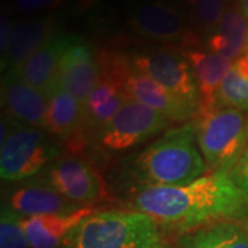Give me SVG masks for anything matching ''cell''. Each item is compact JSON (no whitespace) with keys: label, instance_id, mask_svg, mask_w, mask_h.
Returning <instances> with one entry per match:
<instances>
[{"label":"cell","instance_id":"cell-28","mask_svg":"<svg viewBox=\"0 0 248 248\" xmlns=\"http://www.w3.org/2000/svg\"><path fill=\"white\" fill-rule=\"evenodd\" d=\"M232 68L240 78H243L248 81V53H244L241 57H239L236 61L233 62Z\"/></svg>","mask_w":248,"mask_h":248},{"label":"cell","instance_id":"cell-3","mask_svg":"<svg viewBox=\"0 0 248 248\" xmlns=\"http://www.w3.org/2000/svg\"><path fill=\"white\" fill-rule=\"evenodd\" d=\"M160 243L159 225L149 215L97 210L73 229L68 248H153Z\"/></svg>","mask_w":248,"mask_h":248},{"label":"cell","instance_id":"cell-21","mask_svg":"<svg viewBox=\"0 0 248 248\" xmlns=\"http://www.w3.org/2000/svg\"><path fill=\"white\" fill-rule=\"evenodd\" d=\"M248 21L237 6H232L223 14L218 28L208 37V50L229 60H237L246 48Z\"/></svg>","mask_w":248,"mask_h":248},{"label":"cell","instance_id":"cell-15","mask_svg":"<svg viewBox=\"0 0 248 248\" xmlns=\"http://www.w3.org/2000/svg\"><path fill=\"white\" fill-rule=\"evenodd\" d=\"M68 35L54 32L51 37L17 69L10 71L29 86L40 91L47 99L57 90L58 69Z\"/></svg>","mask_w":248,"mask_h":248},{"label":"cell","instance_id":"cell-17","mask_svg":"<svg viewBox=\"0 0 248 248\" xmlns=\"http://www.w3.org/2000/svg\"><path fill=\"white\" fill-rule=\"evenodd\" d=\"M11 207L21 217L69 214L81 208L54 189L45 178L40 181H29L17 187L9 200Z\"/></svg>","mask_w":248,"mask_h":248},{"label":"cell","instance_id":"cell-33","mask_svg":"<svg viewBox=\"0 0 248 248\" xmlns=\"http://www.w3.org/2000/svg\"><path fill=\"white\" fill-rule=\"evenodd\" d=\"M153 248H170V247H167V246H164V244H161V243H160V244H157V246H155V247Z\"/></svg>","mask_w":248,"mask_h":248},{"label":"cell","instance_id":"cell-13","mask_svg":"<svg viewBox=\"0 0 248 248\" xmlns=\"http://www.w3.org/2000/svg\"><path fill=\"white\" fill-rule=\"evenodd\" d=\"M1 107L13 123L45 128L48 99L11 72L1 80Z\"/></svg>","mask_w":248,"mask_h":248},{"label":"cell","instance_id":"cell-7","mask_svg":"<svg viewBox=\"0 0 248 248\" xmlns=\"http://www.w3.org/2000/svg\"><path fill=\"white\" fill-rule=\"evenodd\" d=\"M45 179L72 203L86 207L108 202L110 193L102 175L89 160L63 155L45 170Z\"/></svg>","mask_w":248,"mask_h":248},{"label":"cell","instance_id":"cell-19","mask_svg":"<svg viewBox=\"0 0 248 248\" xmlns=\"http://www.w3.org/2000/svg\"><path fill=\"white\" fill-rule=\"evenodd\" d=\"M125 101L127 98L124 97L120 86L109 75L101 72V79L83 108L87 133L98 135L102 133Z\"/></svg>","mask_w":248,"mask_h":248},{"label":"cell","instance_id":"cell-5","mask_svg":"<svg viewBox=\"0 0 248 248\" xmlns=\"http://www.w3.org/2000/svg\"><path fill=\"white\" fill-rule=\"evenodd\" d=\"M98 61L101 72L115 80L127 99L155 109L170 122H187L199 115L197 108L184 102L156 80L135 69L131 60L123 54L101 51Z\"/></svg>","mask_w":248,"mask_h":248},{"label":"cell","instance_id":"cell-8","mask_svg":"<svg viewBox=\"0 0 248 248\" xmlns=\"http://www.w3.org/2000/svg\"><path fill=\"white\" fill-rule=\"evenodd\" d=\"M170 120L152 108L127 99L110 123L98 135L109 152H124L149 141L169 127Z\"/></svg>","mask_w":248,"mask_h":248},{"label":"cell","instance_id":"cell-12","mask_svg":"<svg viewBox=\"0 0 248 248\" xmlns=\"http://www.w3.org/2000/svg\"><path fill=\"white\" fill-rule=\"evenodd\" d=\"M45 130L63 143L71 155L83 152L86 146L84 110L76 98L58 89L48 98Z\"/></svg>","mask_w":248,"mask_h":248},{"label":"cell","instance_id":"cell-32","mask_svg":"<svg viewBox=\"0 0 248 248\" xmlns=\"http://www.w3.org/2000/svg\"><path fill=\"white\" fill-rule=\"evenodd\" d=\"M244 51L248 53V31H247V36H246V48H244Z\"/></svg>","mask_w":248,"mask_h":248},{"label":"cell","instance_id":"cell-22","mask_svg":"<svg viewBox=\"0 0 248 248\" xmlns=\"http://www.w3.org/2000/svg\"><path fill=\"white\" fill-rule=\"evenodd\" d=\"M229 0H186L193 19L202 33L207 37L218 28L223 14L226 13Z\"/></svg>","mask_w":248,"mask_h":248},{"label":"cell","instance_id":"cell-18","mask_svg":"<svg viewBox=\"0 0 248 248\" xmlns=\"http://www.w3.org/2000/svg\"><path fill=\"white\" fill-rule=\"evenodd\" d=\"M185 57L192 66L200 95L199 113L215 109L219 89L231 72L233 62L223 55L203 50H189Z\"/></svg>","mask_w":248,"mask_h":248},{"label":"cell","instance_id":"cell-11","mask_svg":"<svg viewBox=\"0 0 248 248\" xmlns=\"http://www.w3.org/2000/svg\"><path fill=\"white\" fill-rule=\"evenodd\" d=\"M135 33L156 42H177L187 33V22L172 0H138L130 10Z\"/></svg>","mask_w":248,"mask_h":248},{"label":"cell","instance_id":"cell-26","mask_svg":"<svg viewBox=\"0 0 248 248\" xmlns=\"http://www.w3.org/2000/svg\"><path fill=\"white\" fill-rule=\"evenodd\" d=\"M231 177L234 184L239 186L248 204V148L236 164V167L231 171Z\"/></svg>","mask_w":248,"mask_h":248},{"label":"cell","instance_id":"cell-23","mask_svg":"<svg viewBox=\"0 0 248 248\" xmlns=\"http://www.w3.org/2000/svg\"><path fill=\"white\" fill-rule=\"evenodd\" d=\"M217 108H236L241 110L248 109V81L240 78L233 68L219 89Z\"/></svg>","mask_w":248,"mask_h":248},{"label":"cell","instance_id":"cell-24","mask_svg":"<svg viewBox=\"0 0 248 248\" xmlns=\"http://www.w3.org/2000/svg\"><path fill=\"white\" fill-rule=\"evenodd\" d=\"M22 217L9 205L1 207L0 248H28V240L21 226Z\"/></svg>","mask_w":248,"mask_h":248},{"label":"cell","instance_id":"cell-16","mask_svg":"<svg viewBox=\"0 0 248 248\" xmlns=\"http://www.w3.org/2000/svg\"><path fill=\"white\" fill-rule=\"evenodd\" d=\"M54 16H43L13 22L9 43L1 53V69L6 73L17 69L45 45L54 33Z\"/></svg>","mask_w":248,"mask_h":248},{"label":"cell","instance_id":"cell-10","mask_svg":"<svg viewBox=\"0 0 248 248\" xmlns=\"http://www.w3.org/2000/svg\"><path fill=\"white\" fill-rule=\"evenodd\" d=\"M101 79V66L94 47L80 36L68 35L62 53L57 89L65 90L84 108Z\"/></svg>","mask_w":248,"mask_h":248},{"label":"cell","instance_id":"cell-20","mask_svg":"<svg viewBox=\"0 0 248 248\" xmlns=\"http://www.w3.org/2000/svg\"><path fill=\"white\" fill-rule=\"evenodd\" d=\"M178 248H248V236L234 221L214 222L181 234Z\"/></svg>","mask_w":248,"mask_h":248},{"label":"cell","instance_id":"cell-2","mask_svg":"<svg viewBox=\"0 0 248 248\" xmlns=\"http://www.w3.org/2000/svg\"><path fill=\"white\" fill-rule=\"evenodd\" d=\"M196 145L195 122L171 128L130 160V175L143 186L193 182L208 171L203 155Z\"/></svg>","mask_w":248,"mask_h":248},{"label":"cell","instance_id":"cell-27","mask_svg":"<svg viewBox=\"0 0 248 248\" xmlns=\"http://www.w3.org/2000/svg\"><path fill=\"white\" fill-rule=\"evenodd\" d=\"M11 22L9 21L7 16L1 14V35H0V50L1 53H4L6 47H7V43H9L10 33H11Z\"/></svg>","mask_w":248,"mask_h":248},{"label":"cell","instance_id":"cell-29","mask_svg":"<svg viewBox=\"0 0 248 248\" xmlns=\"http://www.w3.org/2000/svg\"><path fill=\"white\" fill-rule=\"evenodd\" d=\"M75 1V6L81 11V13H86L90 10H94L98 7L99 4L104 3V0H73Z\"/></svg>","mask_w":248,"mask_h":248},{"label":"cell","instance_id":"cell-34","mask_svg":"<svg viewBox=\"0 0 248 248\" xmlns=\"http://www.w3.org/2000/svg\"><path fill=\"white\" fill-rule=\"evenodd\" d=\"M247 131H248V117H247Z\"/></svg>","mask_w":248,"mask_h":248},{"label":"cell","instance_id":"cell-6","mask_svg":"<svg viewBox=\"0 0 248 248\" xmlns=\"http://www.w3.org/2000/svg\"><path fill=\"white\" fill-rule=\"evenodd\" d=\"M61 153V145L45 128L14 123L9 137L1 143V179L18 182L35 177Z\"/></svg>","mask_w":248,"mask_h":248},{"label":"cell","instance_id":"cell-30","mask_svg":"<svg viewBox=\"0 0 248 248\" xmlns=\"http://www.w3.org/2000/svg\"><path fill=\"white\" fill-rule=\"evenodd\" d=\"M239 7L241 10V13L244 14V17L247 18L248 21V0H240Z\"/></svg>","mask_w":248,"mask_h":248},{"label":"cell","instance_id":"cell-31","mask_svg":"<svg viewBox=\"0 0 248 248\" xmlns=\"http://www.w3.org/2000/svg\"><path fill=\"white\" fill-rule=\"evenodd\" d=\"M240 225L243 226V229H244V232L247 233V236H248V215L241 219V223H240Z\"/></svg>","mask_w":248,"mask_h":248},{"label":"cell","instance_id":"cell-25","mask_svg":"<svg viewBox=\"0 0 248 248\" xmlns=\"http://www.w3.org/2000/svg\"><path fill=\"white\" fill-rule=\"evenodd\" d=\"M62 0H14V9L22 14H32L60 7Z\"/></svg>","mask_w":248,"mask_h":248},{"label":"cell","instance_id":"cell-1","mask_svg":"<svg viewBox=\"0 0 248 248\" xmlns=\"http://www.w3.org/2000/svg\"><path fill=\"white\" fill-rule=\"evenodd\" d=\"M134 211L167 231L184 234L214 222L243 219L248 204L231 172H210L185 185L142 186L131 196Z\"/></svg>","mask_w":248,"mask_h":248},{"label":"cell","instance_id":"cell-4","mask_svg":"<svg viewBox=\"0 0 248 248\" xmlns=\"http://www.w3.org/2000/svg\"><path fill=\"white\" fill-rule=\"evenodd\" d=\"M196 141L211 172H231L248 148L247 119L241 109L215 108L193 119Z\"/></svg>","mask_w":248,"mask_h":248},{"label":"cell","instance_id":"cell-9","mask_svg":"<svg viewBox=\"0 0 248 248\" xmlns=\"http://www.w3.org/2000/svg\"><path fill=\"white\" fill-rule=\"evenodd\" d=\"M130 60L135 69L148 75L175 97L200 110V95L195 75L186 57L174 51L155 50L137 54Z\"/></svg>","mask_w":248,"mask_h":248},{"label":"cell","instance_id":"cell-14","mask_svg":"<svg viewBox=\"0 0 248 248\" xmlns=\"http://www.w3.org/2000/svg\"><path fill=\"white\" fill-rule=\"evenodd\" d=\"M94 211V205H86L69 214L22 217L21 226L31 248L68 247L73 229Z\"/></svg>","mask_w":248,"mask_h":248}]
</instances>
